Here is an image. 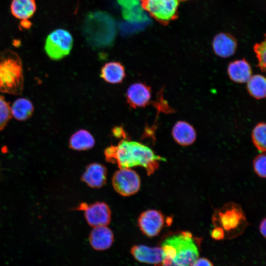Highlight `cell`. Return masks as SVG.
<instances>
[{
    "mask_svg": "<svg viewBox=\"0 0 266 266\" xmlns=\"http://www.w3.org/2000/svg\"><path fill=\"white\" fill-rule=\"evenodd\" d=\"M73 42V37L68 31L63 29H56L47 36L44 50L50 59L58 61L70 53Z\"/></svg>",
    "mask_w": 266,
    "mask_h": 266,
    "instance_id": "6",
    "label": "cell"
},
{
    "mask_svg": "<svg viewBox=\"0 0 266 266\" xmlns=\"http://www.w3.org/2000/svg\"><path fill=\"white\" fill-rule=\"evenodd\" d=\"M107 170L101 164L93 163L88 165L81 176V180L88 186L100 188L106 182Z\"/></svg>",
    "mask_w": 266,
    "mask_h": 266,
    "instance_id": "13",
    "label": "cell"
},
{
    "mask_svg": "<svg viewBox=\"0 0 266 266\" xmlns=\"http://www.w3.org/2000/svg\"><path fill=\"white\" fill-rule=\"evenodd\" d=\"M32 23L28 20H23L21 22V26L22 28L27 29L30 28Z\"/></svg>",
    "mask_w": 266,
    "mask_h": 266,
    "instance_id": "31",
    "label": "cell"
},
{
    "mask_svg": "<svg viewBox=\"0 0 266 266\" xmlns=\"http://www.w3.org/2000/svg\"><path fill=\"white\" fill-rule=\"evenodd\" d=\"M24 86L23 67L19 55L11 49L0 51V92L19 95Z\"/></svg>",
    "mask_w": 266,
    "mask_h": 266,
    "instance_id": "4",
    "label": "cell"
},
{
    "mask_svg": "<svg viewBox=\"0 0 266 266\" xmlns=\"http://www.w3.org/2000/svg\"><path fill=\"white\" fill-rule=\"evenodd\" d=\"M253 142L260 152L265 153L266 149V124L258 123L254 128L252 133Z\"/></svg>",
    "mask_w": 266,
    "mask_h": 266,
    "instance_id": "24",
    "label": "cell"
},
{
    "mask_svg": "<svg viewBox=\"0 0 266 266\" xmlns=\"http://www.w3.org/2000/svg\"><path fill=\"white\" fill-rule=\"evenodd\" d=\"M254 50L256 53L258 60V66L263 72L266 70V47L265 41L260 44H256L254 47Z\"/></svg>",
    "mask_w": 266,
    "mask_h": 266,
    "instance_id": "27",
    "label": "cell"
},
{
    "mask_svg": "<svg viewBox=\"0 0 266 266\" xmlns=\"http://www.w3.org/2000/svg\"><path fill=\"white\" fill-rule=\"evenodd\" d=\"M164 221V216L161 211L148 209L140 214L137 223L141 231L148 237H152L160 233Z\"/></svg>",
    "mask_w": 266,
    "mask_h": 266,
    "instance_id": "10",
    "label": "cell"
},
{
    "mask_svg": "<svg viewBox=\"0 0 266 266\" xmlns=\"http://www.w3.org/2000/svg\"><path fill=\"white\" fill-rule=\"evenodd\" d=\"M124 20L131 23L143 24L149 20L139 0H116Z\"/></svg>",
    "mask_w": 266,
    "mask_h": 266,
    "instance_id": "11",
    "label": "cell"
},
{
    "mask_svg": "<svg viewBox=\"0 0 266 266\" xmlns=\"http://www.w3.org/2000/svg\"><path fill=\"white\" fill-rule=\"evenodd\" d=\"M162 248V266H193L199 255L198 247L189 232L167 238Z\"/></svg>",
    "mask_w": 266,
    "mask_h": 266,
    "instance_id": "3",
    "label": "cell"
},
{
    "mask_svg": "<svg viewBox=\"0 0 266 266\" xmlns=\"http://www.w3.org/2000/svg\"><path fill=\"white\" fill-rule=\"evenodd\" d=\"M77 208L84 211V216L87 223L93 228L107 226L111 221L110 208L104 202L98 201L90 204L82 203Z\"/></svg>",
    "mask_w": 266,
    "mask_h": 266,
    "instance_id": "9",
    "label": "cell"
},
{
    "mask_svg": "<svg viewBox=\"0 0 266 266\" xmlns=\"http://www.w3.org/2000/svg\"><path fill=\"white\" fill-rule=\"evenodd\" d=\"M82 30L88 43L96 48L112 46L117 33L113 17L102 11L88 13L85 17Z\"/></svg>",
    "mask_w": 266,
    "mask_h": 266,
    "instance_id": "2",
    "label": "cell"
},
{
    "mask_svg": "<svg viewBox=\"0 0 266 266\" xmlns=\"http://www.w3.org/2000/svg\"><path fill=\"white\" fill-rule=\"evenodd\" d=\"M212 46L216 55L223 58H227L234 54L237 43L235 39L231 35L220 33L214 37Z\"/></svg>",
    "mask_w": 266,
    "mask_h": 266,
    "instance_id": "16",
    "label": "cell"
},
{
    "mask_svg": "<svg viewBox=\"0 0 266 266\" xmlns=\"http://www.w3.org/2000/svg\"><path fill=\"white\" fill-rule=\"evenodd\" d=\"M126 96L127 102L132 108L145 107L151 98V88L144 83H135L128 88Z\"/></svg>",
    "mask_w": 266,
    "mask_h": 266,
    "instance_id": "12",
    "label": "cell"
},
{
    "mask_svg": "<svg viewBox=\"0 0 266 266\" xmlns=\"http://www.w3.org/2000/svg\"><path fill=\"white\" fill-rule=\"evenodd\" d=\"M107 162L117 164L119 168L135 166L144 167L148 175L159 168V162L165 158L155 154L148 146L138 142L123 139L117 145H111L104 150Z\"/></svg>",
    "mask_w": 266,
    "mask_h": 266,
    "instance_id": "1",
    "label": "cell"
},
{
    "mask_svg": "<svg viewBox=\"0 0 266 266\" xmlns=\"http://www.w3.org/2000/svg\"><path fill=\"white\" fill-rule=\"evenodd\" d=\"M211 236L215 240L223 239L225 236V233L223 229L219 227H214V228L211 232Z\"/></svg>",
    "mask_w": 266,
    "mask_h": 266,
    "instance_id": "28",
    "label": "cell"
},
{
    "mask_svg": "<svg viewBox=\"0 0 266 266\" xmlns=\"http://www.w3.org/2000/svg\"><path fill=\"white\" fill-rule=\"evenodd\" d=\"M172 135L179 145L186 146L192 144L196 139V132L194 128L185 121H178L172 130Z\"/></svg>",
    "mask_w": 266,
    "mask_h": 266,
    "instance_id": "17",
    "label": "cell"
},
{
    "mask_svg": "<svg viewBox=\"0 0 266 266\" xmlns=\"http://www.w3.org/2000/svg\"><path fill=\"white\" fill-rule=\"evenodd\" d=\"M11 118L10 106L4 97L0 95V131L5 128Z\"/></svg>",
    "mask_w": 266,
    "mask_h": 266,
    "instance_id": "25",
    "label": "cell"
},
{
    "mask_svg": "<svg viewBox=\"0 0 266 266\" xmlns=\"http://www.w3.org/2000/svg\"><path fill=\"white\" fill-rule=\"evenodd\" d=\"M212 221L214 227L221 228L225 235L231 237L241 233L248 225L241 206L233 202L215 209Z\"/></svg>",
    "mask_w": 266,
    "mask_h": 266,
    "instance_id": "5",
    "label": "cell"
},
{
    "mask_svg": "<svg viewBox=\"0 0 266 266\" xmlns=\"http://www.w3.org/2000/svg\"><path fill=\"white\" fill-rule=\"evenodd\" d=\"M230 78L236 83H245L252 75V69L249 63L245 60H239L231 63L228 68Z\"/></svg>",
    "mask_w": 266,
    "mask_h": 266,
    "instance_id": "18",
    "label": "cell"
},
{
    "mask_svg": "<svg viewBox=\"0 0 266 266\" xmlns=\"http://www.w3.org/2000/svg\"><path fill=\"white\" fill-rule=\"evenodd\" d=\"M193 266H213V265L208 259L200 258L197 259Z\"/></svg>",
    "mask_w": 266,
    "mask_h": 266,
    "instance_id": "29",
    "label": "cell"
},
{
    "mask_svg": "<svg viewBox=\"0 0 266 266\" xmlns=\"http://www.w3.org/2000/svg\"><path fill=\"white\" fill-rule=\"evenodd\" d=\"M125 76L124 66L118 62L106 63L100 70V77L105 82L111 84L121 83Z\"/></svg>",
    "mask_w": 266,
    "mask_h": 266,
    "instance_id": "19",
    "label": "cell"
},
{
    "mask_svg": "<svg viewBox=\"0 0 266 266\" xmlns=\"http://www.w3.org/2000/svg\"><path fill=\"white\" fill-rule=\"evenodd\" d=\"M266 219L265 218H264L261 221L260 227H259V230L261 233L262 234V235L266 237Z\"/></svg>",
    "mask_w": 266,
    "mask_h": 266,
    "instance_id": "30",
    "label": "cell"
},
{
    "mask_svg": "<svg viewBox=\"0 0 266 266\" xmlns=\"http://www.w3.org/2000/svg\"><path fill=\"white\" fill-rule=\"evenodd\" d=\"M131 253L137 261L149 264L161 263L164 256L162 247H151L143 245L133 246Z\"/></svg>",
    "mask_w": 266,
    "mask_h": 266,
    "instance_id": "14",
    "label": "cell"
},
{
    "mask_svg": "<svg viewBox=\"0 0 266 266\" xmlns=\"http://www.w3.org/2000/svg\"><path fill=\"white\" fill-rule=\"evenodd\" d=\"M143 9L156 20L167 23L175 18L179 0H139Z\"/></svg>",
    "mask_w": 266,
    "mask_h": 266,
    "instance_id": "7",
    "label": "cell"
},
{
    "mask_svg": "<svg viewBox=\"0 0 266 266\" xmlns=\"http://www.w3.org/2000/svg\"><path fill=\"white\" fill-rule=\"evenodd\" d=\"M253 167L255 173L260 177H266V157L265 153L257 156L253 160Z\"/></svg>",
    "mask_w": 266,
    "mask_h": 266,
    "instance_id": "26",
    "label": "cell"
},
{
    "mask_svg": "<svg viewBox=\"0 0 266 266\" xmlns=\"http://www.w3.org/2000/svg\"><path fill=\"white\" fill-rule=\"evenodd\" d=\"M113 133L116 136L121 137L124 135L123 130H121L120 128H116L113 131Z\"/></svg>",
    "mask_w": 266,
    "mask_h": 266,
    "instance_id": "32",
    "label": "cell"
},
{
    "mask_svg": "<svg viewBox=\"0 0 266 266\" xmlns=\"http://www.w3.org/2000/svg\"><path fill=\"white\" fill-rule=\"evenodd\" d=\"M247 82V90L250 94L257 99L266 97V81L263 76L256 74L251 76Z\"/></svg>",
    "mask_w": 266,
    "mask_h": 266,
    "instance_id": "23",
    "label": "cell"
},
{
    "mask_svg": "<svg viewBox=\"0 0 266 266\" xmlns=\"http://www.w3.org/2000/svg\"><path fill=\"white\" fill-rule=\"evenodd\" d=\"M36 10L35 0H12L10 4L11 14L14 17L21 20L31 18Z\"/></svg>",
    "mask_w": 266,
    "mask_h": 266,
    "instance_id": "20",
    "label": "cell"
},
{
    "mask_svg": "<svg viewBox=\"0 0 266 266\" xmlns=\"http://www.w3.org/2000/svg\"><path fill=\"white\" fill-rule=\"evenodd\" d=\"M114 240L112 231L107 226L94 227L89 235V242L97 250H105L111 247Z\"/></svg>",
    "mask_w": 266,
    "mask_h": 266,
    "instance_id": "15",
    "label": "cell"
},
{
    "mask_svg": "<svg viewBox=\"0 0 266 266\" xmlns=\"http://www.w3.org/2000/svg\"><path fill=\"white\" fill-rule=\"evenodd\" d=\"M114 189L120 195L128 197L138 192L141 185L138 174L130 168H120L112 178Z\"/></svg>",
    "mask_w": 266,
    "mask_h": 266,
    "instance_id": "8",
    "label": "cell"
},
{
    "mask_svg": "<svg viewBox=\"0 0 266 266\" xmlns=\"http://www.w3.org/2000/svg\"><path fill=\"white\" fill-rule=\"evenodd\" d=\"M10 108L12 116L19 121H25L30 118L34 110L32 102L24 98L15 100Z\"/></svg>",
    "mask_w": 266,
    "mask_h": 266,
    "instance_id": "22",
    "label": "cell"
},
{
    "mask_svg": "<svg viewBox=\"0 0 266 266\" xmlns=\"http://www.w3.org/2000/svg\"><path fill=\"white\" fill-rule=\"evenodd\" d=\"M95 140L91 133L86 130H79L70 136L69 147L78 151L87 150L94 147Z\"/></svg>",
    "mask_w": 266,
    "mask_h": 266,
    "instance_id": "21",
    "label": "cell"
}]
</instances>
